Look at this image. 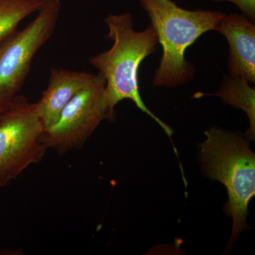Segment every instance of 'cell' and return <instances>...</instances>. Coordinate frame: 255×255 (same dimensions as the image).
<instances>
[{
    "label": "cell",
    "mask_w": 255,
    "mask_h": 255,
    "mask_svg": "<svg viewBox=\"0 0 255 255\" xmlns=\"http://www.w3.org/2000/svg\"><path fill=\"white\" fill-rule=\"evenodd\" d=\"M244 79L236 77L232 78L225 75L221 88L216 94H204L198 92L194 98H200L202 96H217L225 105L232 106L235 108L244 111L250 122V128L246 134L248 140L255 138V89L250 86Z\"/></svg>",
    "instance_id": "9c48e42d"
},
{
    "label": "cell",
    "mask_w": 255,
    "mask_h": 255,
    "mask_svg": "<svg viewBox=\"0 0 255 255\" xmlns=\"http://www.w3.org/2000/svg\"><path fill=\"white\" fill-rule=\"evenodd\" d=\"M105 21L109 28L107 38L113 41V46L90 58V63L105 79L106 100L111 115L114 117L119 102L131 100L163 129L173 144V130L146 107L139 90L140 64L155 53L158 43L155 28L150 24L144 31H135L130 13L110 14Z\"/></svg>",
    "instance_id": "6da1fadb"
},
{
    "label": "cell",
    "mask_w": 255,
    "mask_h": 255,
    "mask_svg": "<svg viewBox=\"0 0 255 255\" xmlns=\"http://www.w3.org/2000/svg\"><path fill=\"white\" fill-rule=\"evenodd\" d=\"M205 135L200 145L203 170L206 177L222 183L228 191L226 212L233 219L230 251L236 238L248 228V206L255 195V155L248 140L241 134L211 127Z\"/></svg>",
    "instance_id": "3957f363"
},
{
    "label": "cell",
    "mask_w": 255,
    "mask_h": 255,
    "mask_svg": "<svg viewBox=\"0 0 255 255\" xmlns=\"http://www.w3.org/2000/svg\"><path fill=\"white\" fill-rule=\"evenodd\" d=\"M214 2H221V1H229L237 6L241 11L242 14L246 16L252 21L255 20V0H209Z\"/></svg>",
    "instance_id": "8fae6325"
},
{
    "label": "cell",
    "mask_w": 255,
    "mask_h": 255,
    "mask_svg": "<svg viewBox=\"0 0 255 255\" xmlns=\"http://www.w3.org/2000/svg\"><path fill=\"white\" fill-rule=\"evenodd\" d=\"M48 0H0V43L11 34L20 22L38 12Z\"/></svg>",
    "instance_id": "30bf717a"
},
{
    "label": "cell",
    "mask_w": 255,
    "mask_h": 255,
    "mask_svg": "<svg viewBox=\"0 0 255 255\" xmlns=\"http://www.w3.org/2000/svg\"><path fill=\"white\" fill-rule=\"evenodd\" d=\"M217 31L226 37L229 44V76L255 84V23L243 14H224Z\"/></svg>",
    "instance_id": "52a82bcc"
},
{
    "label": "cell",
    "mask_w": 255,
    "mask_h": 255,
    "mask_svg": "<svg viewBox=\"0 0 255 255\" xmlns=\"http://www.w3.org/2000/svg\"><path fill=\"white\" fill-rule=\"evenodd\" d=\"M106 80L99 73L64 107L56 123L42 132L46 148L59 152L80 146L102 121L112 119L106 100Z\"/></svg>",
    "instance_id": "8992f818"
},
{
    "label": "cell",
    "mask_w": 255,
    "mask_h": 255,
    "mask_svg": "<svg viewBox=\"0 0 255 255\" xmlns=\"http://www.w3.org/2000/svg\"><path fill=\"white\" fill-rule=\"evenodd\" d=\"M95 74L70 71L61 68L50 70L49 83L36 105L43 131L53 127L69 102L95 78Z\"/></svg>",
    "instance_id": "ba28073f"
},
{
    "label": "cell",
    "mask_w": 255,
    "mask_h": 255,
    "mask_svg": "<svg viewBox=\"0 0 255 255\" xmlns=\"http://www.w3.org/2000/svg\"><path fill=\"white\" fill-rule=\"evenodd\" d=\"M138 1L148 15L162 48L152 85L175 87L191 81L196 70L186 59V50L206 32L217 31L224 13L183 9L173 0Z\"/></svg>",
    "instance_id": "7a4b0ae2"
},
{
    "label": "cell",
    "mask_w": 255,
    "mask_h": 255,
    "mask_svg": "<svg viewBox=\"0 0 255 255\" xmlns=\"http://www.w3.org/2000/svg\"><path fill=\"white\" fill-rule=\"evenodd\" d=\"M43 132L35 103L16 95L0 117V189L43 158Z\"/></svg>",
    "instance_id": "5b68a950"
},
{
    "label": "cell",
    "mask_w": 255,
    "mask_h": 255,
    "mask_svg": "<svg viewBox=\"0 0 255 255\" xmlns=\"http://www.w3.org/2000/svg\"><path fill=\"white\" fill-rule=\"evenodd\" d=\"M60 0H48L36 17L0 43V109L6 110L22 88L32 60L54 33L59 17Z\"/></svg>",
    "instance_id": "277c9868"
},
{
    "label": "cell",
    "mask_w": 255,
    "mask_h": 255,
    "mask_svg": "<svg viewBox=\"0 0 255 255\" xmlns=\"http://www.w3.org/2000/svg\"><path fill=\"white\" fill-rule=\"evenodd\" d=\"M5 110H1V109H0V117H1V114H2L3 112H4Z\"/></svg>",
    "instance_id": "7c38bea8"
}]
</instances>
